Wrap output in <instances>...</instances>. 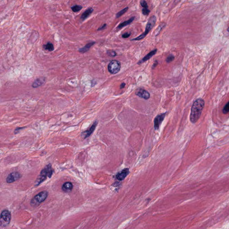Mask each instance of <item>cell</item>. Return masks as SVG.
<instances>
[{
  "label": "cell",
  "instance_id": "cell-1",
  "mask_svg": "<svg viewBox=\"0 0 229 229\" xmlns=\"http://www.w3.org/2000/svg\"><path fill=\"white\" fill-rule=\"evenodd\" d=\"M204 100L202 98H199L195 101L191 107L190 114V121L195 124L198 121L204 107Z\"/></svg>",
  "mask_w": 229,
  "mask_h": 229
},
{
  "label": "cell",
  "instance_id": "cell-2",
  "mask_svg": "<svg viewBox=\"0 0 229 229\" xmlns=\"http://www.w3.org/2000/svg\"><path fill=\"white\" fill-rule=\"evenodd\" d=\"M53 173V170L52 166L51 164H49L46 166L44 168L41 172L40 175L37 178V180L35 183H36L35 185L36 186H38L40 184H41L42 182L46 180L47 177L50 178L52 177Z\"/></svg>",
  "mask_w": 229,
  "mask_h": 229
},
{
  "label": "cell",
  "instance_id": "cell-3",
  "mask_svg": "<svg viewBox=\"0 0 229 229\" xmlns=\"http://www.w3.org/2000/svg\"><path fill=\"white\" fill-rule=\"evenodd\" d=\"M156 21V17L155 16H152L150 18V19L148 20V23L146 26V31L144 33L141 34V35L131 40L132 41H137L140 40L144 39L146 36H147V34L150 32V31L152 30V28L154 27Z\"/></svg>",
  "mask_w": 229,
  "mask_h": 229
},
{
  "label": "cell",
  "instance_id": "cell-4",
  "mask_svg": "<svg viewBox=\"0 0 229 229\" xmlns=\"http://www.w3.org/2000/svg\"><path fill=\"white\" fill-rule=\"evenodd\" d=\"M48 192L46 191H41L32 199L31 204L32 206L37 207L47 199Z\"/></svg>",
  "mask_w": 229,
  "mask_h": 229
},
{
  "label": "cell",
  "instance_id": "cell-5",
  "mask_svg": "<svg viewBox=\"0 0 229 229\" xmlns=\"http://www.w3.org/2000/svg\"><path fill=\"white\" fill-rule=\"evenodd\" d=\"M11 213L8 210H4L2 212L0 217V226L1 227H5L11 220Z\"/></svg>",
  "mask_w": 229,
  "mask_h": 229
},
{
  "label": "cell",
  "instance_id": "cell-6",
  "mask_svg": "<svg viewBox=\"0 0 229 229\" xmlns=\"http://www.w3.org/2000/svg\"><path fill=\"white\" fill-rule=\"evenodd\" d=\"M121 64L120 62L116 60L111 61L108 66V70L112 74H117L120 70Z\"/></svg>",
  "mask_w": 229,
  "mask_h": 229
},
{
  "label": "cell",
  "instance_id": "cell-7",
  "mask_svg": "<svg viewBox=\"0 0 229 229\" xmlns=\"http://www.w3.org/2000/svg\"><path fill=\"white\" fill-rule=\"evenodd\" d=\"M166 112L160 114L155 118L154 120V127L155 130H158L159 129L160 126L161 125L164 119L166 116Z\"/></svg>",
  "mask_w": 229,
  "mask_h": 229
},
{
  "label": "cell",
  "instance_id": "cell-8",
  "mask_svg": "<svg viewBox=\"0 0 229 229\" xmlns=\"http://www.w3.org/2000/svg\"><path fill=\"white\" fill-rule=\"evenodd\" d=\"M21 175L19 173L17 172H13L8 175L6 178V182L8 183H12L19 180L21 178Z\"/></svg>",
  "mask_w": 229,
  "mask_h": 229
},
{
  "label": "cell",
  "instance_id": "cell-9",
  "mask_svg": "<svg viewBox=\"0 0 229 229\" xmlns=\"http://www.w3.org/2000/svg\"><path fill=\"white\" fill-rule=\"evenodd\" d=\"M97 124L98 121H94V123H93V124L91 126V127L89 129L86 130V131H85V132L82 133V134H81V136H82V137H83L84 139H85V138H87L89 137H90V136L91 135V134L93 133L94 130H95V128H96V127L97 126Z\"/></svg>",
  "mask_w": 229,
  "mask_h": 229
},
{
  "label": "cell",
  "instance_id": "cell-10",
  "mask_svg": "<svg viewBox=\"0 0 229 229\" xmlns=\"http://www.w3.org/2000/svg\"><path fill=\"white\" fill-rule=\"evenodd\" d=\"M136 94L137 96H139V97L145 99H149L150 97V93L143 89L139 88L137 90Z\"/></svg>",
  "mask_w": 229,
  "mask_h": 229
},
{
  "label": "cell",
  "instance_id": "cell-11",
  "mask_svg": "<svg viewBox=\"0 0 229 229\" xmlns=\"http://www.w3.org/2000/svg\"><path fill=\"white\" fill-rule=\"evenodd\" d=\"M129 173V170L128 168H125L116 175V179L119 181H122L127 176Z\"/></svg>",
  "mask_w": 229,
  "mask_h": 229
},
{
  "label": "cell",
  "instance_id": "cell-12",
  "mask_svg": "<svg viewBox=\"0 0 229 229\" xmlns=\"http://www.w3.org/2000/svg\"><path fill=\"white\" fill-rule=\"evenodd\" d=\"M72 188H73V185H72V183L70 182L65 183L62 187V190L64 192H67V193L71 192L72 190Z\"/></svg>",
  "mask_w": 229,
  "mask_h": 229
},
{
  "label": "cell",
  "instance_id": "cell-13",
  "mask_svg": "<svg viewBox=\"0 0 229 229\" xmlns=\"http://www.w3.org/2000/svg\"><path fill=\"white\" fill-rule=\"evenodd\" d=\"M45 77H40V78H38V79H36V80L34 81V82H33V83L32 84V86L33 88L38 87L39 86L42 85L45 82Z\"/></svg>",
  "mask_w": 229,
  "mask_h": 229
},
{
  "label": "cell",
  "instance_id": "cell-14",
  "mask_svg": "<svg viewBox=\"0 0 229 229\" xmlns=\"http://www.w3.org/2000/svg\"><path fill=\"white\" fill-rule=\"evenodd\" d=\"M157 49H154V50H153V51H152L151 52H150L149 53H148V54L146 55V57H144L141 61H140V62L138 63V64H140L144 62H146V61H148V59H150L151 57H152L154 56V55L156 53H157Z\"/></svg>",
  "mask_w": 229,
  "mask_h": 229
},
{
  "label": "cell",
  "instance_id": "cell-15",
  "mask_svg": "<svg viewBox=\"0 0 229 229\" xmlns=\"http://www.w3.org/2000/svg\"><path fill=\"white\" fill-rule=\"evenodd\" d=\"M93 10V9L92 8H89L87 9V10L82 14L81 17V19L82 20V21H84V20L86 19V18L92 14Z\"/></svg>",
  "mask_w": 229,
  "mask_h": 229
},
{
  "label": "cell",
  "instance_id": "cell-16",
  "mask_svg": "<svg viewBox=\"0 0 229 229\" xmlns=\"http://www.w3.org/2000/svg\"><path fill=\"white\" fill-rule=\"evenodd\" d=\"M134 19H135V17H132V18H130V19H129L127 21H124V22L121 23L118 25V27H117V28L119 29H121L124 27H126V26L129 25V24H131L132 22H133Z\"/></svg>",
  "mask_w": 229,
  "mask_h": 229
},
{
  "label": "cell",
  "instance_id": "cell-17",
  "mask_svg": "<svg viewBox=\"0 0 229 229\" xmlns=\"http://www.w3.org/2000/svg\"><path fill=\"white\" fill-rule=\"evenodd\" d=\"M95 44V42H92L89 43L88 44L85 45L84 47L83 48H81L80 49H79V52L81 53H85V52H87L90 49L92 46H93L94 44Z\"/></svg>",
  "mask_w": 229,
  "mask_h": 229
},
{
  "label": "cell",
  "instance_id": "cell-18",
  "mask_svg": "<svg viewBox=\"0 0 229 229\" xmlns=\"http://www.w3.org/2000/svg\"><path fill=\"white\" fill-rule=\"evenodd\" d=\"M43 48H44L45 49L47 50H48V51H50V52H52V51H53L54 49L53 45V44H52V43H50V42L47 43L46 44L44 45L43 46Z\"/></svg>",
  "mask_w": 229,
  "mask_h": 229
},
{
  "label": "cell",
  "instance_id": "cell-19",
  "mask_svg": "<svg viewBox=\"0 0 229 229\" xmlns=\"http://www.w3.org/2000/svg\"><path fill=\"white\" fill-rule=\"evenodd\" d=\"M128 10H129V8H128V7H126V8H124V9H123L122 10L119 11V12H118L116 14V18H119L121 17V16H122L123 14H124L128 11Z\"/></svg>",
  "mask_w": 229,
  "mask_h": 229
},
{
  "label": "cell",
  "instance_id": "cell-20",
  "mask_svg": "<svg viewBox=\"0 0 229 229\" xmlns=\"http://www.w3.org/2000/svg\"><path fill=\"white\" fill-rule=\"evenodd\" d=\"M82 9V6L79 5H75L71 7L72 10L74 11V12H79L80 10H81Z\"/></svg>",
  "mask_w": 229,
  "mask_h": 229
},
{
  "label": "cell",
  "instance_id": "cell-21",
  "mask_svg": "<svg viewBox=\"0 0 229 229\" xmlns=\"http://www.w3.org/2000/svg\"><path fill=\"white\" fill-rule=\"evenodd\" d=\"M165 25L164 24V23H163L160 24V25L159 26V27H158V28H157V30H156L155 31V33L156 34V36L158 35V34L160 33V31H161V30L163 29V27H165Z\"/></svg>",
  "mask_w": 229,
  "mask_h": 229
},
{
  "label": "cell",
  "instance_id": "cell-22",
  "mask_svg": "<svg viewBox=\"0 0 229 229\" xmlns=\"http://www.w3.org/2000/svg\"><path fill=\"white\" fill-rule=\"evenodd\" d=\"M228 112H229V101L224 107L223 109V113L224 114H227Z\"/></svg>",
  "mask_w": 229,
  "mask_h": 229
},
{
  "label": "cell",
  "instance_id": "cell-23",
  "mask_svg": "<svg viewBox=\"0 0 229 229\" xmlns=\"http://www.w3.org/2000/svg\"><path fill=\"white\" fill-rule=\"evenodd\" d=\"M150 11L148 8H143L142 10V13L145 15H148L150 14Z\"/></svg>",
  "mask_w": 229,
  "mask_h": 229
},
{
  "label": "cell",
  "instance_id": "cell-24",
  "mask_svg": "<svg viewBox=\"0 0 229 229\" xmlns=\"http://www.w3.org/2000/svg\"><path fill=\"white\" fill-rule=\"evenodd\" d=\"M140 4L142 5V7L143 8H148V6L147 5V3L146 2L145 0H141L140 1Z\"/></svg>",
  "mask_w": 229,
  "mask_h": 229
},
{
  "label": "cell",
  "instance_id": "cell-25",
  "mask_svg": "<svg viewBox=\"0 0 229 229\" xmlns=\"http://www.w3.org/2000/svg\"><path fill=\"white\" fill-rule=\"evenodd\" d=\"M107 53L110 57H114L116 56V53L113 50H109L107 51Z\"/></svg>",
  "mask_w": 229,
  "mask_h": 229
},
{
  "label": "cell",
  "instance_id": "cell-26",
  "mask_svg": "<svg viewBox=\"0 0 229 229\" xmlns=\"http://www.w3.org/2000/svg\"><path fill=\"white\" fill-rule=\"evenodd\" d=\"M174 58H175L174 57L173 55H170V56H169V57L167 58L166 61H167V62L168 63L171 62L172 61H173V59H174Z\"/></svg>",
  "mask_w": 229,
  "mask_h": 229
},
{
  "label": "cell",
  "instance_id": "cell-27",
  "mask_svg": "<svg viewBox=\"0 0 229 229\" xmlns=\"http://www.w3.org/2000/svg\"><path fill=\"white\" fill-rule=\"evenodd\" d=\"M130 35H131V33L127 32V33H124V34L122 35V38L126 39V38H129L130 36Z\"/></svg>",
  "mask_w": 229,
  "mask_h": 229
},
{
  "label": "cell",
  "instance_id": "cell-28",
  "mask_svg": "<svg viewBox=\"0 0 229 229\" xmlns=\"http://www.w3.org/2000/svg\"><path fill=\"white\" fill-rule=\"evenodd\" d=\"M106 27V24H103V25L102 26H101L100 27H99V28H98V31H101V30H103V29H105V28Z\"/></svg>",
  "mask_w": 229,
  "mask_h": 229
},
{
  "label": "cell",
  "instance_id": "cell-29",
  "mask_svg": "<svg viewBox=\"0 0 229 229\" xmlns=\"http://www.w3.org/2000/svg\"><path fill=\"white\" fill-rule=\"evenodd\" d=\"M23 128H17V129H16L15 130H14V133H15V134H17V133H18L19 132V130L23 129Z\"/></svg>",
  "mask_w": 229,
  "mask_h": 229
},
{
  "label": "cell",
  "instance_id": "cell-30",
  "mask_svg": "<svg viewBox=\"0 0 229 229\" xmlns=\"http://www.w3.org/2000/svg\"><path fill=\"white\" fill-rule=\"evenodd\" d=\"M125 84L124 83H122L120 85V89L124 88L125 87Z\"/></svg>",
  "mask_w": 229,
  "mask_h": 229
},
{
  "label": "cell",
  "instance_id": "cell-31",
  "mask_svg": "<svg viewBox=\"0 0 229 229\" xmlns=\"http://www.w3.org/2000/svg\"><path fill=\"white\" fill-rule=\"evenodd\" d=\"M157 64H158V62H157L156 63L155 62L154 63V65L153 66V68L156 67V66H157Z\"/></svg>",
  "mask_w": 229,
  "mask_h": 229
},
{
  "label": "cell",
  "instance_id": "cell-32",
  "mask_svg": "<svg viewBox=\"0 0 229 229\" xmlns=\"http://www.w3.org/2000/svg\"><path fill=\"white\" fill-rule=\"evenodd\" d=\"M227 31H228L229 32V27H228V29H227Z\"/></svg>",
  "mask_w": 229,
  "mask_h": 229
}]
</instances>
